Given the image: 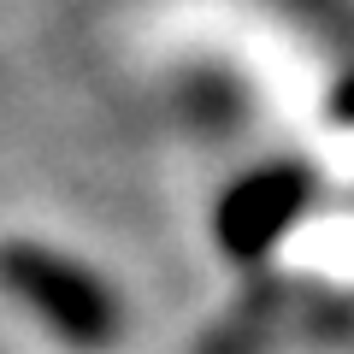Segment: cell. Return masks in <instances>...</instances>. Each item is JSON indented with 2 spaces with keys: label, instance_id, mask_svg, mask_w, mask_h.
Returning <instances> with one entry per match:
<instances>
[{
  "label": "cell",
  "instance_id": "obj_1",
  "mask_svg": "<svg viewBox=\"0 0 354 354\" xmlns=\"http://www.w3.org/2000/svg\"><path fill=\"white\" fill-rule=\"evenodd\" d=\"M0 283H6L53 337L77 342V348H101L118 330V307H113V295L101 290V278L83 272V266H71V260H59V254H48V248L6 242V248H0Z\"/></svg>",
  "mask_w": 354,
  "mask_h": 354
},
{
  "label": "cell",
  "instance_id": "obj_2",
  "mask_svg": "<svg viewBox=\"0 0 354 354\" xmlns=\"http://www.w3.org/2000/svg\"><path fill=\"white\" fill-rule=\"evenodd\" d=\"M301 195H307V183L295 171H260V177H248V183L225 201V218H218L225 248L230 254L272 248V242L283 236V225L301 213Z\"/></svg>",
  "mask_w": 354,
  "mask_h": 354
}]
</instances>
